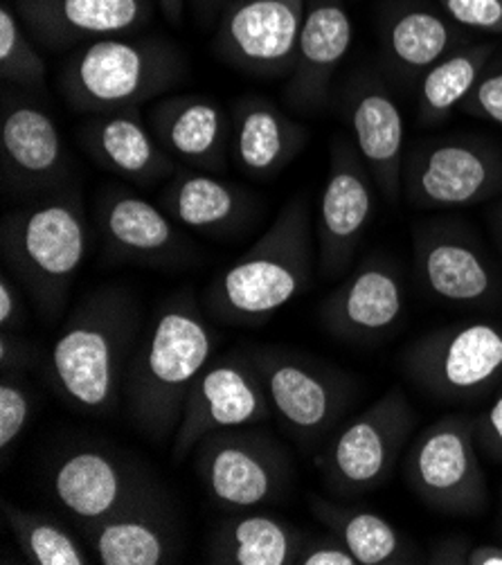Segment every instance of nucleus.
<instances>
[{
	"mask_svg": "<svg viewBox=\"0 0 502 565\" xmlns=\"http://www.w3.org/2000/svg\"><path fill=\"white\" fill-rule=\"evenodd\" d=\"M0 248L41 318L54 320L86 259L88 228L79 196L62 192L8 212Z\"/></svg>",
	"mask_w": 502,
	"mask_h": 565,
	"instance_id": "20e7f679",
	"label": "nucleus"
},
{
	"mask_svg": "<svg viewBox=\"0 0 502 565\" xmlns=\"http://www.w3.org/2000/svg\"><path fill=\"white\" fill-rule=\"evenodd\" d=\"M296 565H359V561L339 541V536L327 532L320 539L305 541V547H302Z\"/></svg>",
	"mask_w": 502,
	"mask_h": 565,
	"instance_id": "4c0bfd02",
	"label": "nucleus"
},
{
	"mask_svg": "<svg viewBox=\"0 0 502 565\" xmlns=\"http://www.w3.org/2000/svg\"><path fill=\"white\" fill-rule=\"evenodd\" d=\"M275 417L253 361L223 359L210 363L194 381L172 437L174 460H185L212 433L248 428Z\"/></svg>",
	"mask_w": 502,
	"mask_h": 565,
	"instance_id": "4468645a",
	"label": "nucleus"
},
{
	"mask_svg": "<svg viewBox=\"0 0 502 565\" xmlns=\"http://www.w3.org/2000/svg\"><path fill=\"white\" fill-rule=\"evenodd\" d=\"M354 147L387 203H399L406 162V125L397 99L372 77L359 79L345 99Z\"/></svg>",
	"mask_w": 502,
	"mask_h": 565,
	"instance_id": "4be33fe9",
	"label": "nucleus"
},
{
	"mask_svg": "<svg viewBox=\"0 0 502 565\" xmlns=\"http://www.w3.org/2000/svg\"><path fill=\"white\" fill-rule=\"evenodd\" d=\"M138 110L140 108L93 116L82 125L79 140L88 156L106 172L136 185H153L172 179L179 162L162 149Z\"/></svg>",
	"mask_w": 502,
	"mask_h": 565,
	"instance_id": "b1692460",
	"label": "nucleus"
},
{
	"mask_svg": "<svg viewBox=\"0 0 502 565\" xmlns=\"http://www.w3.org/2000/svg\"><path fill=\"white\" fill-rule=\"evenodd\" d=\"M106 250L125 262L177 264L188 253L181 225L162 205L122 188H108L95 205Z\"/></svg>",
	"mask_w": 502,
	"mask_h": 565,
	"instance_id": "aec40b11",
	"label": "nucleus"
},
{
	"mask_svg": "<svg viewBox=\"0 0 502 565\" xmlns=\"http://www.w3.org/2000/svg\"><path fill=\"white\" fill-rule=\"evenodd\" d=\"M183 52L162 36H108L79 45L62 66L64 99L88 116L140 108L185 77Z\"/></svg>",
	"mask_w": 502,
	"mask_h": 565,
	"instance_id": "39448f33",
	"label": "nucleus"
},
{
	"mask_svg": "<svg viewBox=\"0 0 502 565\" xmlns=\"http://www.w3.org/2000/svg\"><path fill=\"white\" fill-rule=\"evenodd\" d=\"M402 372L437 402H478L502 381V324L471 320L428 331L404 350Z\"/></svg>",
	"mask_w": 502,
	"mask_h": 565,
	"instance_id": "423d86ee",
	"label": "nucleus"
},
{
	"mask_svg": "<svg viewBox=\"0 0 502 565\" xmlns=\"http://www.w3.org/2000/svg\"><path fill=\"white\" fill-rule=\"evenodd\" d=\"M467 565H502V545H476L467 554Z\"/></svg>",
	"mask_w": 502,
	"mask_h": 565,
	"instance_id": "79ce46f5",
	"label": "nucleus"
},
{
	"mask_svg": "<svg viewBox=\"0 0 502 565\" xmlns=\"http://www.w3.org/2000/svg\"><path fill=\"white\" fill-rule=\"evenodd\" d=\"M153 3L160 8L167 21L181 23L183 21V10H185V0H153Z\"/></svg>",
	"mask_w": 502,
	"mask_h": 565,
	"instance_id": "37998d69",
	"label": "nucleus"
},
{
	"mask_svg": "<svg viewBox=\"0 0 502 565\" xmlns=\"http://www.w3.org/2000/svg\"><path fill=\"white\" fill-rule=\"evenodd\" d=\"M415 428V411L402 387H389L327 444L318 469L329 491L356 498L376 491L397 469Z\"/></svg>",
	"mask_w": 502,
	"mask_h": 565,
	"instance_id": "0eeeda50",
	"label": "nucleus"
},
{
	"mask_svg": "<svg viewBox=\"0 0 502 565\" xmlns=\"http://www.w3.org/2000/svg\"><path fill=\"white\" fill-rule=\"evenodd\" d=\"M404 313V277L385 257H367L318 309L324 331L352 345L378 343L399 327Z\"/></svg>",
	"mask_w": 502,
	"mask_h": 565,
	"instance_id": "f3484780",
	"label": "nucleus"
},
{
	"mask_svg": "<svg viewBox=\"0 0 502 565\" xmlns=\"http://www.w3.org/2000/svg\"><path fill=\"white\" fill-rule=\"evenodd\" d=\"M147 122L177 162L199 172H221L231 156L233 120L223 106L203 95H172L156 102Z\"/></svg>",
	"mask_w": 502,
	"mask_h": 565,
	"instance_id": "5701e85b",
	"label": "nucleus"
},
{
	"mask_svg": "<svg viewBox=\"0 0 502 565\" xmlns=\"http://www.w3.org/2000/svg\"><path fill=\"white\" fill-rule=\"evenodd\" d=\"M14 10L28 34L50 50L122 36L151 17L149 0H17Z\"/></svg>",
	"mask_w": 502,
	"mask_h": 565,
	"instance_id": "6ab92c4d",
	"label": "nucleus"
},
{
	"mask_svg": "<svg viewBox=\"0 0 502 565\" xmlns=\"http://www.w3.org/2000/svg\"><path fill=\"white\" fill-rule=\"evenodd\" d=\"M32 417V397L17 374H3L0 383V450H8L19 441Z\"/></svg>",
	"mask_w": 502,
	"mask_h": 565,
	"instance_id": "72a5a7b5",
	"label": "nucleus"
},
{
	"mask_svg": "<svg viewBox=\"0 0 502 565\" xmlns=\"http://www.w3.org/2000/svg\"><path fill=\"white\" fill-rule=\"evenodd\" d=\"M32 356L34 352L30 343L21 341L14 331H0V370H3V374H17L32 363Z\"/></svg>",
	"mask_w": 502,
	"mask_h": 565,
	"instance_id": "58836bf2",
	"label": "nucleus"
},
{
	"mask_svg": "<svg viewBox=\"0 0 502 565\" xmlns=\"http://www.w3.org/2000/svg\"><path fill=\"white\" fill-rule=\"evenodd\" d=\"M3 179L14 192H45L68 172V151L62 131L41 106L6 95L0 122Z\"/></svg>",
	"mask_w": 502,
	"mask_h": 565,
	"instance_id": "a211bd4d",
	"label": "nucleus"
},
{
	"mask_svg": "<svg viewBox=\"0 0 502 565\" xmlns=\"http://www.w3.org/2000/svg\"><path fill=\"white\" fill-rule=\"evenodd\" d=\"M439 10L467 32L502 36V0H437Z\"/></svg>",
	"mask_w": 502,
	"mask_h": 565,
	"instance_id": "f704fd0d",
	"label": "nucleus"
},
{
	"mask_svg": "<svg viewBox=\"0 0 502 565\" xmlns=\"http://www.w3.org/2000/svg\"><path fill=\"white\" fill-rule=\"evenodd\" d=\"M207 3H210V6H212V3H214V6H218V8H221V10H226V8H228V6H233V3H237V0H207Z\"/></svg>",
	"mask_w": 502,
	"mask_h": 565,
	"instance_id": "a18cd8bd",
	"label": "nucleus"
},
{
	"mask_svg": "<svg viewBox=\"0 0 502 565\" xmlns=\"http://www.w3.org/2000/svg\"><path fill=\"white\" fill-rule=\"evenodd\" d=\"M469 550H471V545L462 536L441 539L428 552V563H435V565H467Z\"/></svg>",
	"mask_w": 502,
	"mask_h": 565,
	"instance_id": "a19ab883",
	"label": "nucleus"
},
{
	"mask_svg": "<svg viewBox=\"0 0 502 565\" xmlns=\"http://www.w3.org/2000/svg\"><path fill=\"white\" fill-rule=\"evenodd\" d=\"M354 41L352 17L343 0H307L296 64L285 97L298 113H318L329 102L331 79Z\"/></svg>",
	"mask_w": 502,
	"mask_h": 565,
	"instance_id": "412c9836",
	"label": "nucleus"
},
{
	"mask_svg": "<svg viewBox=\"0 0 502 565\" xmlns=\"http://www.w3.org/2000/svg\"><path fill=\"white\" fill-rule=\"evenodd\" d=\"M102 565H164L177 556V536L160 495H151L86 530Z\"/></svg>",
	"mask_w": 502,
	"mask_h": 565,
	"instance_id": "bb28decb",
	"label": "nucleus"
},
{
	"mask_svg": "<svg viewBox=\"0 0 502 565\" xmlns=\"http://www.w3.org/2000/svg\"><path fill=\"white\" fill-rule=\"evenodd\" d=\"M25 318V309L19 296V289L12 281L10 273L0 275V327L6 331H14L17 327H21Z\"/></svg>",
	"mask_w": 502,
	"mask_h": 565,
	"instance_id": "ea45409f",
	"label": "nucleus"
},
{
	"mask_svg": "<svg viewBox=\"0 0 502 565\" xmlns=\"http://www.w3.org/2000/svg\"><path fill=\"white\" fill-rule=\"evenodd\" d=\"M462 110L502 129V66H487L471 95L462 104Z\"/></svg>",
	"mask_w": 502,
	"mask_h": 565,
	"instance_id": "c9c22d12",
	"label": "nucleus"
},
{
	"mask_svg": "<svg viewBox=\"0 0 502 565\" xmlns=\"http://www.w3.org/2000/svg\"><path fill=\"white\" fill-rule=\"evenodd\" d=\"M216 338L196 302L167 300L140 335L125 376V399L133 426L151 441L172 439L188 394L212 363Z\"/></svg>",
	"mask_w": 502,
	"mask_h": 565,
	"instance_id": "f03ea898",
	"label": "nucleus"
},
{
	"mask_svg": "<svg viewBox=\"0 0 502 565\" xmlns=\"http://www.w3.org/2000/svg\"><path fill=\"white\" fill-rule=\"evenodd\" d=\"M493 228H495V237H498V244L502 250V203L493 212Z\"/></svg>",
	"mask_w": 502,
	"mask_h": 565,
	"instance_id": "c03bdc74",
	"label": "nucleus"
},
{
	"mask_svg": "<svg viewBox=\"0 0 502 565\" xmlns=\"http://www.w3.org/2000/svg\"><path fill=\"white\" fill-rule=\"evenodd\" d=\"M498 525H500V530H502V510H500V519H498Z\"/></svg>",
	"mask_w": 502,
	"mask_h": 565,
	"instance_id": "49530a36",
	"label": "nucleus"
},
{
	"mask_svg": "<svg viewBox=\"0 0 502 565\" xmlns=\"http://www.w3.org/2000/svg\"><path fill=\"white\" fill-rule=\"evenodd\" d=\"M307 536L268 514L237 512L207 543V561L218 565H296Z\"/></svg>",
	"mask_w": 502,
	"mask_h": 565,
	"instance_id": "c85d7f7f",
	"label": "nucleus"
},
{
	"mask_svg": "<svg viewBox=\"0 0 502 565\" xmlns=\"http://www.w3.org/2000/svg\"><path fill=\"white\" fill-rule=\"evenodd\" d=\"M478 454L473 417L444 415L404 450V482L439 514L476 516L489 502Z\"/></svg>",
	"mask_w": 502,
	"mask_h": 565,
	"instance_id": "6e6552de",
	"label": "nucleus"
},
{
	"mask_svg": "<svg viewBox=\"0 0 502 565\" xmlns=\"http://www.w3.org/2000/svg\"><path fill=\"white\" fill-rule=\"evenodd\" d=\"M8 525L32 565H90L86 547L60 523L45 514L3 502Z\"/></svg>",
	"mask_w": 502,
	"mask_h": 565,
	"instance_id": "2f4dec72",
	"label": "nucleus"
},
{
	"mask_svg": "<svg viewBox=\"0 0 502 565\" xmlns=\"http://www.w3.org/2000/svg\"><path fill=\"white\" fill-rule=\"evenodd\" d=\"M415 268L424 289L456 307H484L500 296V275L471 231L460 223H421Z\"/></svg>",
	"mask_w": 502,
	"mask_h": 565,
	"instance_id": "dca6fc26",
	"label": "nucleus"
},
{
	"mask_svg": "<svg viewBox=\"0 0 502 565\" xmlns=\"http://www.w3.org/2000/svg\"><path fill=\"white\" fill-rule=\"evenodd\" d=\"M140 341V305L133 294L106 287L68 318L47 361V381L79 413H114Z\"/></svg>",
	"mask_w": 502,
	"mask_h": 565,
	"instance_id": "f257e3e1",
	"label": "nucleus"
},
{
	"mask_svg": "<svg viewBox=\"0 0 502 565\" xmlns=\"http://www.w3.org/2000/svg\"><path fill=\"white\" fill-rule=\"evenodd\" d=\"M50 491L84 532L158 493L138 467L102 448H79L62 458L52 469Z\"/></svg>",
	"mask_w": 502,
	"mask_h": 565,
	"instance_id": "2eb2a0df",
	"label": "nucleus"
},
{
	"mask_svg": "<svg viewBox=\"0 0 502 565\" xmlns=\"http://www.w3.org/2000/svg\"><path fill=\"white\" fill-rule=\"evenodd\" d=\"M307 145V129L275 104L244 97L233 110L231 156L255 181H270L296 160Z\"/></svg>",
	"mask_w": 502,
	"mask_h": 565,
	"instance_id": "393cba45",
	"label": "nucleus"
},
{
	"mask_svg": "<svg viewBox=\"0 0 502 565\" xmlns=\"http://www.w3.org/2000/svg\"><path fill=\"white\" fill-rule=\"evenodd\" d=\"M500 190L502 151L476 136L424 142L404 162L402 192L419 210L469 207Z\"/></svg>",
	"mask_w": 502,
	"mask_h": 565,
	"instance_id": "9b49d317",
	"label": "nucleus"
},
{
	"mask_svg": "<svg viewBox=\"0 0 502 565\" xmlns=\"http://www.w3.org/2000/svg\"><path fill=\"white\" fill-rule=\"evenodd\" d=\"M248 359L261 376L275 417L305 448L320 444L352 406V379L324 363L280 348H259Z\"/></svg>",
	"mask_w": 502,
	"mask_h": 565,
	"instance_id": "9d476101",
	"label": "nucleus"
},
{
	"mask_svg": "<svg viewBox=\"0 0 502 565\" xmlns=\"http://www.w3.org/2000/svg\"><path fill=\"white\" fill-rule=\"evenodd\" d=\"M309 504L318 523L333 536H339V541L356 556L359 565L417 563L413 543L383 516L343 507L320 495H311Z\"/></svg>",
	"mask_w": 502,
	"mask_h": 565,
	"instance_id": "c756f323",
	"label": "nucleus"
},
{
	"mask_svg": "<svg viewBox=\"0 0 502 565\" xmlns=\"http://www.w3.org/2000/svg\"><path fill=\"white\" fill-rule=\"evenodd\" d=\"M207 498L228 512H250L280 498L291 480L285 446L253 426L212 433L194 448Z\"/></svg>",
	"mask_w": 502,
	"mask_h": 565,
	"instance_id": "1a4fd4ad",
	"label": "nucleus"
},
{
	"mask_svg": "<svg viewBox=\"0 0 502 565\" xmlns=\"http://www.w3.org/2000/svg\"><path fill=\"white\" fill-rule=\"evenodd\" d=\"M160 205L181 228L207 237L235 235L255 212V201L246 190L188 167L164 185Z\"/></svg>",
	"mask_w": 502,
	"mask_h": 565,
	"instance_id": "a878e982",
	"label": "nucleus"
},
{
	"mask_svg": "<svg viewBox=\"0 0 502 565\" xmlns=\"http://www.w3.org/2000/svg\"><path fill=\"white\" fill-rule=\"evenodd\" d=\"M307 14V0H237L221 10L214 52L250 77H289Z\"/></svg>",
	"mask_w": 502,
	"mask_h": 565,
	"instance_id": "f8f14e48",
	"label": "nucleus"
},
{
	"mask_svg": "<svg viewBox=\"0 0 502 565\" xmlns=\"http://www.w3.org/2000/svg\"><path fill=\"white\" fill-rule=\"evenodd\" d=\"M473 424L478 448L484 450L493 462L502 465V392L480 415L473 417Z\"/></svg>",
	"mask_w": 502,
	"mask_h": 565,
	"instance_id": "e433bc0d",
	"label": "nucleus"
},
{
	"mask_svg": "<svg viewBox=\"0 0 502 565\" xmlns=\"http://www.w3.org/2000/svg\"><path fill=\"white\" fill-rule=\"evenodd\" d=\"M493 52V43H467L424 73L417 99V118L424 127L444 122L467 102L491 64Z\"/></svg>",
	"mask_w": 502,
	"mask_h": 565,
	"instance_id": "7c9ffc66",
	"label": "nucleus"
},
{
	"mask_svg": "<svg viewBox=\"0 0 502 565\" xmlns=\"http://www.w3.org/2000/svg\"><path fill=\"white\" fill-rule=\"evenodd\" d=\"M0 75L8 84L28 90H43L47 75L34 39L8 3L0 8Z\"/></svg>",
	"mask_w": 502,
	"mask_h": 565,
	"instance_id": "473e14b6",
	"label": "nucleus"
},
{
	"mask_svg": "<svg viewBox=\"0 0 502 565\" xmlns=\"http://www.w3.org/2000/svg\"><path fill=\"white\" fill-rule=\"evenodd\" d=\"M316 235L305 196H293L268 231L205 294L207 311L226 324L259 327L305 294L313 279Z\"/></svg>",
	"mask_w": 502,
	"mask_h": 565,
	"instance_id": "7ed1b4c3",
	"label": "nucleus"
},
{
	"mask_svg": "<svg viewBox=\"0 0 502 565\" xmlns=\"http://www.w3.org/2000/svg\"><path fill=\"white\" fill-rule=\"evenodd\" d=\"M376 190L354 142L333 138L316 218L318 266L324 277H339L350 268L376 212Z\"/></svg>",
	"mask_w": 502,
	"mask_h": 565,
	"instance_id": "ddd939ff",
	"label": "nucleus"
},
{
	"mask_svg": "<svg viewBox=\"0 0 502 565\" xmlns=\"http://www.w3.org/2000/svg\"><path fill=\"white\" fill-rule=\"evenodd\" d=\"M467 45V30L426 6L397 8L383 21V54L404 79L417 82L444 56Z\"/></svg>",
	"mask_w": 502,
	"mask_h": 565,
	"instance_id": "cd10ccee",
	"label": "nucleus"
}]
</instances>
